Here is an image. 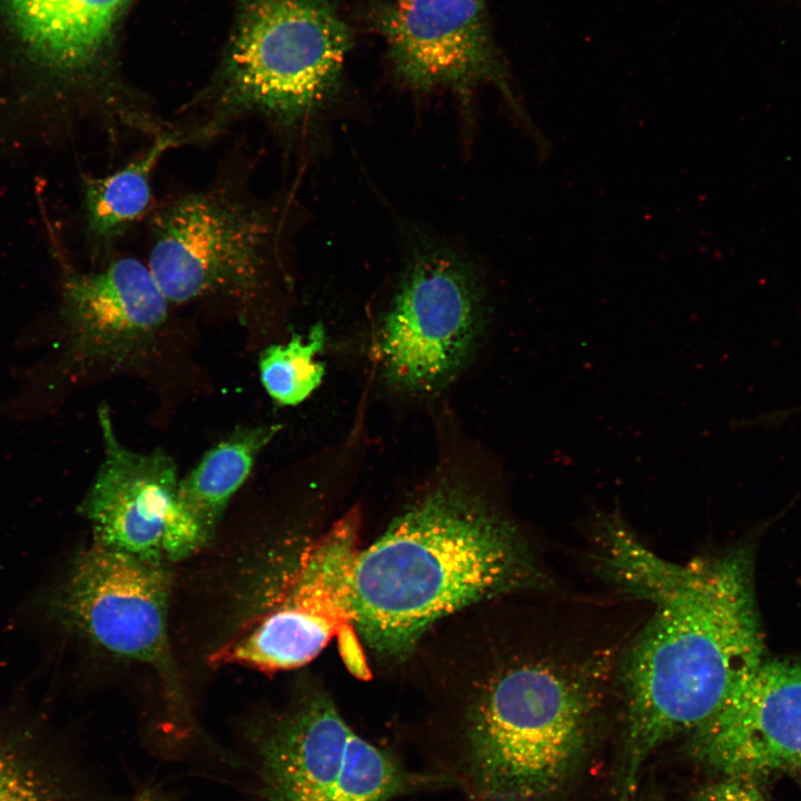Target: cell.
<instances>
[{
  "label": "cell",
  "mask_w": 801,
  "mask_h": 801,
  "mask_svg": "<svg viewBox=\"0 0 801 801\" xmlns=\"http://www.w3.org/2000/svg\"><path fill=\"white\" fill-rule=\"evenodd\" d=\"M595 541L601 576L652 607L616 668L624 730L615 801H635L650 756L708 721L764 660L754 557L736 545L672 562L616 513L596 516Z\"/></svg>",
  "instance_id": "1"
},
{
  "label": "cell",
  "mask_w": 801,
  "mask_h": 801,
  "mask_svg": "<svg viewBox=\"0 0 801 801\" xmlns=\"http://www.w3.org/2000/svg\"><path fill=\"white\" fill-rule=\"evenodd\" d=\"M550 577L518 528L465 490L435 487L352 555L340 609L366 643L400 655L436 621Z\"/></svg>",
  "instance_id": "2"
},
{
  "label": "cell",
  "mask_w": 801,
  "mask_h": 801,
  "mask_svg": "<svg viewBox=\"0 0 801 801\" xmlns=\"http://www.w3.org/2000/svg\"><path fill=\"white\" fill-rule=\"evenodd\" d=\"M621 649L543 632L498 661L464 725L463 763L476 795L544 801L563 788L615 693Z\"/></svg>",
  "instance_id": "3"
},
{
  "label": "cell",
  "mask_w": 801,
  "mask_h": 801,
  "mask_svg": "<svg viewBox=\"0 0 801 801\" xmlns=\"http://www.w3.org/2000/svg\"><path fill=\"white\" fill-rule=\"evenodd\" d=\"M349 47L327 0H250L216 87L178 129L182 142H207L250 113L298 125L335 89Z\"/></svg>",
  "instance_id": "4"
},
{
  "label": "cell",
  "mask_w": 801,
  "mask_h": 801,
  "mask_svg": "<svg viewBox=\"0 0 801 801\" xmlns=\"http://www.w3.org/2000/svg\"><path fill=\"white\" fill-rule=\"evenodd\" d=\"M274 215L226 184L181 195L151 220L148 266L170 304L258 307L278 258Z\"/></svg>",
  "instance_id": "5"
},
{
  "label": "cell",
  "mask_w": 801,
  "mask_h": 801,
  "mask_svg": "<svg viewBox=\"0 0 801 801\" xmlns=\"http://www.w3.org/2000/svg\"><path fill=\"white\" fill-rule=\"evenodd\" d=\"M258 801H388L426 782L315 694L248 732Z\"/></svg>",
  "instance_id": "6"
},
{
  "label": "cell",
  "mask_w": 801,
  "mask_h": 801,
  "mask_svg": "<svg viewBox=\"0 0 801 801\" xmlns=\"http://www.w3.org/2000/svg\"><path fill=\"white\" fill-rule=\"evenodd\" d=\"M471 267L443 250L418 254L380 323L377 353L386 379L409 393L444 386L461 369L482 323Z\"/></svg>",
  "instance_id": "7"
},
{
  "label": "cell",
  "mask_w": 801,
  "mask_h": 801,
  "mask_svg": "<svg viewBox=\"0 0 801 801\" xmlns=\"http://www.w3.org/2000/svg\"><path fill=\"white\" fill-rule=\"evenodd\" d=\"M61 267L63 362L108 374L142 365L165 333L171 305L148 264L121 257L97 271Z\"/></svg>",
  "instance_id": "8"
},
{
  "label": "cell",
  "mask_w": 801,
  "mask_h": 801,
  "mask_svg": "<svg viewBox=\"0 0 801 801\" xmlns=\"http://www.w3.org/2000/svg\"><path fill=\"white\" fill-rule=\"evenodd\" d=\"M171 576L155 561L93 544L76 561L60 594L66 619L105 650L170 670Z\"/></svg>",
  "instance_id": "9"
},
{
  "label": "cell",
  "mask_w": 801,
  "mask_h": 801,
  "mask_svg": "<svg viewBox=\"0 0 801 801\" xmlns=\"http://www.w3.org/2000/svg\"><path fill=\"white\" fill-rule=\"evenodd\" d=\"M692 756L723 775L801 765V662L763 660L690 734Z\"/></svg>",
  "instance_id": "10"
},
{
  "label": "cell",
  "mask_w": 801,
  "mask_h": 801,
  "mask_svg": "<svg viewBox=\"0 0 801 801\" xmlns=\"http://www.w3.org/2000/svg\"><path fill=\"white\" fill-rule=\"evenodd\" d=\"M129 0H0L9 26L39 78L40 89L20 119L36 130L65 127V92L93 73Z\"/></svg>",
  "instance_id": "11"
},
{
  "label": "cell",
  "mask_w": 801,
  "mask_h": 801,
  "mask_svg": "<svg viewBox=\"0 0 801 801\" xmlns=\"http://www.w3.org/2000/svg\"><path fill=\"white\" fill-rule=\"evenodd\" d=\"M98 418L103 455L81 504L95 542L167 562L164 541L179 482L176 463L161 448L139 452L126 446L107 407Z\"/></svg>",
  "instance_id": "12"
},
{
  "label": "cell",
  "mask_w": 801,
  "mask_h": 801,
  "mask_svg": "<svg viewBox=\"0 0 801 801\" xmlns=\"http://www.w3.org/2000/svg\"><path fill=\"white\" fill-rule=\"evenodd\" d=\"M383 31L396 69L421 89L464 88L496 71L481 0H395Z\"/></svg>",
  "instance_id": "13"
},
{
  "label": "cell",
  "mask_w": 801,
  "mask_h": 801,
  "mask_svg": "<svg viewBox=\"0 0 801 801\" xmlns=\"http://www.w3.org/2000/svg\"><path fill=\"white\" fill-rule=\"evenodd\" d=\"M278 428L275 424L236 428L179 478L164 541L167 562L188 557L211 538L229 502Z\"/></svg>",
  "instance_id": "14"
},
{
  "label": "cell",
  "mask_w": 801,
  "mask_h": 801,
  "mask_svg": "<svg viewBox=\"0 0 801 801\" xmlns=\"http://www.w3.org/2000/svg\"><path fill=\"white\" fill-rule=\"evenodd\" d=\"M336 616L342 614L325 597L290 584L276 605L218 647L209 661L266 673L298 668L326 645Z\"/></svg>",
  "instance_id": "15"
},
{
  "label": "cell",
  "mask_w": 801,
  "mask_h": 801,
  "mask_svg": "<svg viewBox=\"0 0 801 801\" xmlns=\"http://www.w3.org/2000/svg\"><path fill=\"white\" fill-rule=\"evenodd\" d=\"M181 144L177 128L168 127L120 169L82 181L86 234L95 251H105L150 209L152 175L165 154Z\"/></svg>",
  "instance_id": "16"
},
{
  "label": "cell",
  "mask_w": 801,
  "mask_h": 801,
  "mask_svg": "<svg viewBox=\"0 0 801 801\" xmlns=\"http://www.w3.org/2000/svg\"><path fill=\"white\" fill-rule=\"evenodd\" d=\"M324 342L325 332L316 325L306 335L295 334L288 342L269 345L260 353V382L275 402L297 405L320 385L325 369L317 355Z\"/></svg>",
  "instance_id": "17"
},
{
  "label": "cell",
  "mask_w": 801,
  "mask_h": 801,
  "mask_svg": "<svg viewBox=\"0 0 801 801\" xmlns=\"http://www.w3.org/2000/svg\"><path fill=\"white\" fill-rule=\"evenodd\" d=\"M756 777L723 775L702 788L695 801H765Z\"/></svg>",
  "instance_id": "18"
},
{
  "label": "cell",
  "mask_w": 801,
  "mask_h": 801,
  "mask_svg": "<svg viewBox=\"0 0 801 801\" xmlns=\"http://www.w3.org/2000/svg\"><path fill=\"white\" fill-rule=\"evenodd\" d=\"M134 801H168V799L159 790L148 788L141 791Z\"/></svg>",
  "instance_id": "19"
},
{
  "label": "cell",
  "mask_w": 801,
  "mask_h": 801,
  "mask_svg": "<svg viewBox=\"0 0 801 801\" xmlns=\"http://www.w3.org/2000/svg\"><path fill=\"white\" fill-rule=\"evenodd\" d=\"M799 768H800V771H801V765H800Z\"/></svg>",
  "instance_id": "20"
}]
</instances>
